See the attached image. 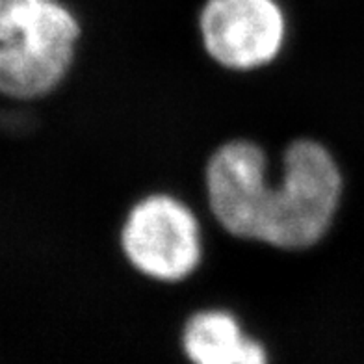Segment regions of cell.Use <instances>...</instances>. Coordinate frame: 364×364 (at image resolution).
<instances>
[{
	"label": "cell",
	"instance_id": "5b68a950",
	"mask_svg": "<svg viewBox=\"0 0 364 364\" xmlns=\"http://www.w3.org/2000/svg\"><path fill=\"white\" fill-rule=\"evenodd\" d=\"M236 312L225 307H205L192 312L181 331V350L190 364H203L218 351L245 335Z\"/></svg>",
	"mask_w": 364,
	"mask_h": 364
},
{
	"label": "cell",
	"instance_id": "6da1fadb",
	"mask_svg": "<svg viewBox=\"0 0 364 364\" xmlns=\"http://www.w3.org/2000/svg\"><path fill=\"white\" fill-rule=\"evenodd\" d=\"M210 216L223 232L242 242L301 253L331 232L344 197L341 164L316 138L287 145L281 169L269 177V156L253 139L218 145L203 171Z\"/></svg>",
	"mask_w": 364,
	"mask_h": 364
},
{
	"label": "cell",
	"instance_id": "8992f818",
	"mask_svg": "<svg viewBox=\"0 0 364 364\" xmlns=\"http://www.w3.org/2000/svg\"><path fill=\"white\" fill-rule=\"evenodd\" d=\"M203 364H272V357L260 338L245 333L238 342L218 351L214 357Z\"/></svg>",
	"mask_w": 364,
	"mask_h": 364
},
{
	"label": "cell",
	"instance_id": "277c9868",
	"mask_svg": "<svg viewBox=\"0 0 364 364\" xmlns=\"http://www.w3.org/2000/svg\"><path fill=\"white\" fill-rule=\"evenodd\" d=\"M197 32L218 68L253 73L283 54L290 21L283 0H201Z\"/></svg>",
	"mask_w": 364,
	"mask_h": 364
},
{
	"label": "cell",
	"instance_id": "7a4b0ae2",
	"mask_svg": "<svg viewBox=\"0 0 364 364\" xmlns=\"http://www.w3.org/2000/svg\"><path fill=\"white\" fill-rule=\"evenodd\" d=\"M82 21L65 0H0V95L34 101L69 77Z\"/></svg>",
	"mask_w": 364,
	"mask_h": 364
},
{
	"label": "cell",
	"instance_id": "3957f363",
	"mask_svg": "<svg viewBox=\"0 0 364 364\" xmlns=\"http://www.w3.org/2000/svg\"><path fill=\"white\" fill-rule=\"evenodd\" d=\"M123 259L139 277L181 284L205 259V232L192 205L171 192H149L129 206L119 229Z\"/></svg>",
	"mask_w": 364,
	"mask_h": 364
}]
</instances>
